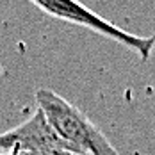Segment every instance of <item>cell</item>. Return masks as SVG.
I'll return each instance as SVG.
<instances>
[{"label":"cell","instance_id":"cell-2","mask_svg":"<svg viewBox=\"0 0 155 155\" xmlns=\"http://www.w3.org/2000/svg\"><path fill=\"white\" fill-rule=\"evenodd\" d=\"M29 2H32L36 7H39L43 13H47L52 18L86 27V29L96 32V34H100L104 38H109L112 41L123 45L125 48L137 54L143 61H148L152 52H153L155 34L148 36V38H141V36H136V34H130V32L116 27L109 20L102 18L100 15L93 13L91 9H87L78 0H29Z\"/></svg>","mask_w":155,"mask_h":155},{"label":"cell","instance_id":"cell-3","mask_svg":"<svg viewBox=\"0 0 155 155\" xmlns=\"http://www.w3.org/2000/svg\"><path fill=\"white\" fill-rule=\"evenodd\" d=\"M41 150H70L75 152L50 127L45 114L36 109L29 120L0 134V153L13 152H41ZM77 153V152H75ZM80 155V153H78Z\"/></svg>","mask_w":155,"mask_h":155},{"label":"cell","instance_id":"cell-4","mask_svg":"<svg viewBox=\"0 0 155 155\" xmlns=\"http://www.w3.org/2000/svg\"><path fill=\"white\" fill-rule=\"evenodd\" d=\"M0 155H78L70 150H41V152H13V153H0Z\"/></svg>","mask_w":155,"mask_h":155},{"label":"cell","instance_id":"cell-1","mask_svg":"<svg viewBox=\"0 0 155 155\" xmlns=\"http://www.w3.org/2000/svg\"><path fill=\"white\" fill-rule=\"evenodd\" d=\"M38 109L50 127L80 155H120L104 132L71 102L50 89L36 91Z\"/></svg>","mask_w":155,"mask_h":155}]
</instances>
